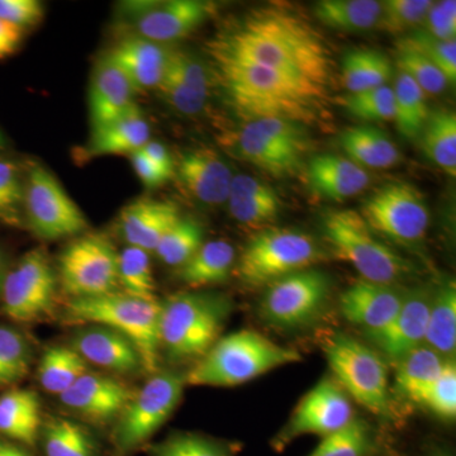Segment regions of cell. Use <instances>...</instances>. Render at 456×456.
I'll return each instance as SVG.
<instances>
[{"instance_id":"60","label":"cell","mask_w":456,"mask_h":456,"mask_svg":"<svg viewBox=\"0 0 456 456\" xmlns=\"http://www.w3.org/2000/svg\"><path fill=\"white\" fill-rule=\"evenodd\" d=\"M8 265L4 254L0 250V292H2L3 283H4L5 275H7Z\"/></svg>"},{"instance_id":"40","label":"cell","mask_w":456,"mask_h":456,"mask_svg":"<svg viewBox=\"0 0 456 456\" xmlns=\"http://www.w3.org/2000/svg\"><path fill=\"white\" fill-rule=\"evenodd\" d=\"M308 456H378L377 440L367 422L354 419L341 430L323 437Z\"/></svg>"},{"instance_id":"37","label":"cell","mask_w":456,"mask_h":456,"mask_svg":"<svg viewBox=\"0 0 456 456\" xmlns=\"http://www.w3.org/2000/svg\"><path fill=\"white\" fill-rule=\"evenodd\" d=\"M445 359L430 347L421 345L397 360L395 386L399 393L416 403L417 398L441 373Z\"/></svg>"},{"instance_id":"50","label":"cell","mask_w":456,"mask_h":456,"mask_svg":"<svg viewBox=\"0 0 456 456\" xmlns=\"http://www.w3.org/2000/svg\"><path fill=\"white\" fill-rule=\"evenodd\" d=\"M404 40L419 53H424L428 59H430L432 64L445 75L448 83L454 86L456 80L455 41L439 40L425 31L413 32L410 37H406Z\"/></svg>"},{"instance_id":"6","label":"cell","mask_w":456,"mask_h":456,"mask_svg":"<svg viewBox=\"0 0 456 456\" xmlns=\"http://www.w3.org/2000/svg\"><path fill=\"white\" fill-rule=\"evenodd\" d=\"M322 231L335 256L351 264L364 281L393 285L412 273L411 264L378 240L359 212H327Z\"/></svg>"},{"instance_id":"18","label":"cell","mask_w":456,"mask_h":456,"mask_svg":"<svg viewBox=\"0 0 456 456\" xmlns=\"http://www.w3.org/2000/svg\"><path fill=\"white\" fill-rule=\"evenodd\" d=\"M134 395L130 387L114 378L86 373L60 401L84 419L104 424L121 415Z\"/></svg>"},{"instance_id":"41","label":"cell","mask_w":456,"mask_h":456,"mask_svg":"<svg viewBox=\"0 0 456 456\" xmlns=\"http://www.w3.org/2000/svg\"><path fill=\"white\" fill-rule=\"evenodd\" d=\"M203 245V228L191 218L180 217L165 233L154 253L169 266H183Z\"/></svg>"},{"instance_id":"48","label":"cell","mask_w":456,"mask_h":456,"mask_svg":"<svg viewBox=\"0 0 456 456\" xmlns=\"http://www.w3.org/2000/svg\"><path fill=\"white\" fill-rule=\"evenodd\" d=\"M434 2L431 0H388L383 2L378 28L399 35L424 23Z\"/></svg>"},{"instance_id":"32","label":"cell","mask_w":456,"mask_h":456,"mask_svg":"<svg viewBox=\"0 0 456 456\" xmlns=\"http://www.w3.org/2000/svg\"><path fill=\"white\" fill-rule=\"evenodd\" d=\"M425 346L445 358H452L456 349V287L454 281H448L434 290Z\"/></svg>"},{"instance_id":"15","label":"cell","mask_w":456,"mask_h":456,"mask_svg":"<svg viewBox=\"0 0 456 456\" xmlns=\"http://www.w3.org/2000/svg\"><path fill=\"white\" fill-rule=\"evenodd\" d=\"M353 419V406L346 393L335 380L323 379L301 399L272 444L279 452L303 435L326 437Z\"/></svg>"},{"instance_id":"1","label":"cell","mask_w":456,"mask_h":456,"mask_svg":"<svg viewBox=\"0 0 456 456\" xmlns=\"http://www.w3.org/2000/svg\"><path fill=\"white\" fill-rule=\"evenodd\" d=\"M215 64L259 66L326 88L331 57L322 38L302 17L279 5L253 9L208 45Z\"/></svg>"},{"instance_id":"34","label":"cell","mask_w":456,"mask_h":456,"mask_svg":"<svg viewBox=\"0 0 456 456\" xmlns=\"http://www.w3.org/2000/svg\"><path fill=\"white\" fill-rule=\"evenodd\" d=\"M37 371L42 388L60 397L88 373V365L74 347L56 345L45 351Z\"/></svg>"},{"instance_id":"38","label":"cell","mask_w":456,"mask_h":456,"mask_svg":"<svg viewBox=\"0 0 456 456\" xmlns=\"http://www.w3.org/2000/svg\"><path fill=\"white\" fill-rule=\"evenodd\" d=\"M392 88L395 94L393 119L397 123L398 131L408 140L419 139L431 113L424 90L401 71Z\"/></svg>"},{"instance_id":"3","label":"cell","mask_w":456,"mask_h":456,"mask_svg":"<svg viewBox=\"0 0 456 456\" xmlns=\"http://www.w3.org/2000/svg\"><path fill=\"white\" fill-rule=\"evenodd\" d=\"M302 360L301 354L281 346L253 330L220 338L184 378L197 387H236L284 365Z\"/></svg>"},{"instance_id":"46","label":"cell","mask_w":456,"mask_h":456,"mask_svg":"<svg viewBox=\"0 0 456 456\" xmlns=\"http://www.w3.org/2000/svg\"><path fill=\"white\" fill-rule=\"evenodd\" d=\"M26 180L13 161L0 160V222L11 227L25 224Z\"/></svg>"},{"instance_id":"14","label":"cell","mask_w":456,"mask_h":456,"mask_svg":"<svg viewBox=\"0 0 456 456\" xmlns=\"http://www.w3.org/2000/svg\"><path fill=\"white\" fill-rule=\"evenodd\" d=\"M3 311L17 322H33L53 310L56 275L41 250L28 251L8 270L2 287Z\"/></svg>"},{"instance_id":"53","label":"cell","mask_w":456,"mask_h":456,"mask_svg":"<svg viewBox=\"0 0 456 456\" xmlns=\"http://www.w3.org/2000/svg\"><path fill=\"white\" fill-rule=\"evenodd\" d=\"M45 9L37 0H0V20L23 29L37 26Z\"/></svg>"},{"instance_id":"43","label":"cell","mask_w":456,"mask_h":456,"mask_svg":"<svg viewBox=\"0 0 456 456\" xmlns=\"http://www.w3.org/2000/svg\"><path fill=\"white\" fill-rule=\"evenodd\" d=\"M351 116L367 122H387L395 118V94L389 86L347 93L336 99Z\"/></svg>"},{"instance_id":"13","label":"cell","mask_w":456,"mask_h":456,"mask_svg":"<svg viewBox=\"0 0 456 456\" xmlns=\"http://www.w3.org/2000/svg\"><path fill=\"white\" fill-rule=\"evenodd\" d=\"M184 378L174 373L155 374L134 392L119 415L116 445L122 452L143 445L167 421L182 398Z\"/></svg>"},{"instance_id":"10","label":"cell","mask_w":456,"mask_h":456,"mask_svg":"<svg viewBox=\"0 0 456 456\" xmlns=\"http://www.w3.org/2000/svg\"><path fill=\"white\" fill-rule=\"evenodd\" d=\"M25 222L40 239L77 236L88 221L51 171L33 164L26 178Z\"/></svg>"},{"instance_id":"4","label":"cell","mask_w":456,"mask_h":456,"mask_svg":"<svg viewBox=\"0 0 456 456\" xmlns=\"http://www.w3.org/2000/svg\"><path fill=\"white\" fill-rule=\"evenodd\" d=\"M231 314L227 297L180 293L161 305L160 346L173 359H200L221 338Z\"/></svg>"},{"instance_id":"58","label":"cell","mask_w":456,"mask_h":456,"mask_svg":"<svg viewBox=\"0 0 456 456\" xmlns=\"http://www.w3.org/2000/svg\"><path fill=\"white\" fill-rule=\"evenodd\" d=\"M0 456H31L25 450L18 448L11 443L0 440Z\"/></svg>"},{"instance_id":"16","label":"cell","mask_w":456,"mask_h":456,"mask_svg":"<svg viewBox=\"0 0 456 456\" xmlns=\"http://www.w3.org/2000/svg\"><path fill=\"white\" fill-rule=\"evenodd\" d=\"M131 27L137 37L155 44H169L198 28L212 12V5L198 0L132 3Z\"/></svg>"},{"instance_id":"17","label":"cell","mask_w":456,"mask_h":456,"mask_svg":"<svg viewBox=\"0 0 456 456\" xmlns=\"http://www.w3.org/2000/svg\"><path fill=\"white\" fill-rule=\"evenodd\" d=\"M432 296L434 290L426 287L406 292L404 301L391 323L382 331L369 334V340L395 362L421 346L425 340Z\"/></svg>"},{"instance_id":"52","label":"cell","mask_w":456,"mask_h":456,"mask_svg":"<svg viewBox=\"0 0 456 456\" xmlns=\"http://www.w3.org/2000/svg\"><path fill=\"white\" fill-rule=\"evenodd\" d=\"M158 90L161 93L165 101L180 113L193 116V114L202 112L204 107H206L207 99L191 92L167 70L165 71L163 80L159 84Z\"/></svg>"},{"instance_id":"24","label":"cell","mask_w":456,"mask_h":456,"mask_svg":"<svg viewBox=\"0 0 456 456\" xmlns=\"http://www.w3.org/2000/svg\"><path fill=\"white\" fill-rule=\"evenodd\" d=\"M134 90L113 61L107 56L99 60L89 89V114L92 130L116 121L128 112L134 103Z\"/></svg>"},{"instance_id":"47","label":"cell","mask_w":456,"mask_h":456,"mask_svg":"<svg viewBox=\"0 0 456 456\" xmlns=\"http://www.w3.org/2000/svg\"><path fill=\"white\" fill-rule=\"evenodd\" d=\"M416 403L428 408L440 419H455L456 368L454 362L450 360L446 362L441 373L419 395Z\"/></svg>"},{"instance_id":"33","label":"cell","mask_w":456,"mask_h":456,"mask_svg":"<svg viewBox=\"0 0 456 456\" xmlns=\"http://www.w3.org/2000/svg\"><path fill=\"white\" fill-rule=\"evenodd\" d=\"M383 2L375 0H322L314 14L323 25L340 31L360 32L378 28Z\"/></svg>"},{"instance_id":"7","label":"cell","mask_w":456,"mask_h":456,"mask_svg":"<svg viewBox=\"0 0 456 456\" xmlns=\"http://www.w3.org/2000/svg\"><path fill=\"white\" fill-rule=\"evenodd\" d=\"M323 350L336 382L346 395L375 416H393L388 369L375 351L345 334L332 336Z\"/></svg>"},{"instance_id":"30","label":"cell","mask_w":456,"mask_h":456,"mask_svg":"<svg viewBox=\"0 0 456 456\" xmlns=\"http://www.w3.org/2000/svg\"><path fill=\"white\" fill-rule=\"evenodd\" d=\"M235 264V248L226 241L203 242L200 250L180 266L179 279L193 289L224 283Z\"/></svg>"},{"instance_id":"59","label":"cell","mask_w":456,"mask_h":456,"mask_svg":"<svg viewBox=\"0 0 456 456\" xmlns=\"http://www.w3.org/2000/svg\"><path fill=\"white\" fill-rule=\"evenodd\" d=\"M426 456H454L452 454L449 449H446L445 446L441 445H432L430 449H428V454Z\"/></svg>"},{"instance_id":"29","label":"cell","mask_w":456,"mask_h":456,"mask_svg":"<svg viewBox=\"0 0 456 456\" xmlns=\"http://www.w3.org/2000/svg\"><path fill=\"white\" fill-rule=\"evenodd\" d=\"M40 398L29 389L14 388L0 395V434L33 446L41 430Z\"/></svg>"},{"instance_id":"35","label":"cell","mask_w":456,"mask_h":456,"mask_svg":"<svg viewBox=\"0 0 456 456\" xmlns=\"http://www.w3.org/2000/svg\"><path fill=\"white\" fill-rule=\"evenodd\" d=\"M392 75L391 60L379 51H351L342 61V83L349 93L388 86Z\"/></svg>"},{"instance_id":"2","label":"cell","mask_w":456,"mask_h":456,"mask_svg":"<svg viewBox=\"0 0 456 456\" xmlns=\"http://www.w3.org/2000/svg\"><path fill=\"white\" fill-rule=\"evenodd\" d=\"M218 77L231 103L248 121L285 119L294 123L317 121L326 88L259 66L217 62Z\"/></svg>"},{"instance_id":"9","label":"cell","mask_w":456,"mask_h":456,"mask_svg":"<svg viewBox=\"0 0 456 456\" xmlns=\"http://www.w3.org/2000/svg\"><path fill=\"white\" fill-rule=\"evenodd\" d=\"M331 281L318 270H302L268 285L260 303V316L281 330L305 329L325 312Z\"/></svg>"},{"instance_id":"44","label":"cell","mask_w":456,"mask_h":456,"mask_svg":"<svg viewBox=\"0 0 456 456\" xmlns=\"http://www.w3.org/2000/svg\"><path fill=\"white\" fill-rule=\"evenodd\" d=\"M395 62L399 71L410 77L425 94H440L449 86L445 75L441 73L430 59L411 46L404 38L397 44L395 51Z\"/></svg>"},{"instance_id":"11","label":"cell","mask_w":456,"mask_h":456,"mask_svg":"<svg viewBox=\"0 0 456 456\" xmlns=\"http://www.w3.org/2000/svg\"><path fill=\"white\" fill-rule=\"evenodd\" d=\"M375 233L399 244L422 241L430 224V212L421 191L410 183H388L371 194L362 213Z\"/></svg>"},{"instance_id":"12","label":"cell","mask_w":456,"mask_h":456,"mask_svg":"<svg viewBox=\"0 0 456 456\" xmlns=\"http://www.w3.org/2000/svg\"><path fill=\"white\" fill-rule=\"evenodd\" d=\"M59 264L62 287L73 299L106 296L118 285V253L106 236L79 237L66 246Z\"/></svg>"},{"instance_id":"28","label":"cell","mask_w":456,"mask_h":456,"mask_svg":"<svg viewBox=\"0 0 456 456\" xmlns=\"http://www.w3.org/2000/svg\"><path fill=\"white\" fill-rule=\"evenodd\" d=\"M227 202L231 216L248 227L268 226L277 220L281 208L277 193L248 175L233 176Z\"/></svg>"},{"instance_id":"8","label":"cell","mask_w":456,"mask_h":456,"mask_svg":"<svg viewBox=\"0 0 456 456\" xmlns=\"http://www.w3.org/2000/svg\"><path fill=\"white\" fill-rule=\"evenodd\" d=\"M322 259V251L311 236L288 228H273L260 232L246 245L237 275L250 287H268Z\"/></svg>"},{"instance_id":"5","label":"cell","mask_w":456,"mask_h":456,"mask_svg":"<svg viewBox=\"0 0 456 456\" xmlns=\"http://www.w3.org/2000/svg\"><path fill=\"white\" fill-rule=\"evenodd\" d=\"M161 305L134 298L125 293H110L93 298H75L66 305V321L74 325L104 326L118 332L139 350L143 370L158 371L160 349Z\"/></svg>"},{"instance_id":"21","label":"cell","mask_w":456,"mask_h":456,"mask_svg":"<svg viewBox=\"0 0 456 456\" xmlns=\"http://www.w3.org/2000/svg\"><path fill=\"white\" fill-rule=\"evenodd\" d=\"M179 218L180 213L175 204L140 198L122 209L117 228L127 246L151 253Z\"/></svg>"},{"instance_id":"31","label":"cell","mask_w":456,"mask_h":456,"mask_svg":"<svg viewBox=\"0 0 456 456\" xmlns=\"http://www.w3.org/2000/svg\"><path fill=\"white\" fill-rule=\"evenodd\" d=\"M340 141L350 160L362 167L391 169L401 161L397 146L388 134L370 126L347 128Z\"/></svg>"},{"instance_id":"27","label":"cell","mask_w":456,"mask_h":456,"mask_svg":"<svg viewBox=\"0 0 456 456\" xmlns=\"http://www.w3.org/2000/svg\"><path fill=\"white\" fill-rule=\"evenodd\" d=\"M312 188L321 196L342 202L368 188L370 176L364 167L342 156L323 154L312 159L308 167Z\"/></svg>"},{"instance_id":"26","label":"cell","mask_w":456,"mask_h":456,"mask_svg":"<svg viewBox=\"0 0 456 456\" xmlns=\"http://www.w3.org/2000/svg\"><path fill=\"white\" fill-rule=\"evenodd\" d=\"M151 137L149 122L142 110L134 104L127 113L93 130L84 149L83 158H101L108 155H132L146 145Z\"/></svg>"},{"instance_id":"36","label":"cell","mask_w":456,"mask_h":456,"mask_svg":"<svg viewBox=\"0 0 456 456\" xmlns=\"http://www.w3.org/2000/svg\"><path fill=\"white\" fill-rule=\"evenodd\" d=\"M425 155L445 171L456 176V116L452 110L430 113L424 130L419 134Z\"/></svg>"},{"instance_id":"61","label":"cell","mask_w":456,"mask_h":456,"mask_svg":"<svg viewBox=\"0 0 456 456\" xmlns=\"http://www.w3.org/2000/svg\"><path fill=\"white\" fill-rule=\"evenodd\" d=\"M4 145H5L4 136H3L2 131H0V150L4 149Z\"/></svg>"},{"instance_id":"20","label":"cell","mask_w":456,"mask_h":456,"mask_svg":"<svg viewBox=\"0 0 456 456\" xmlns=\"http://www.w3.org/2000/svg\"><path fill=\"white\" fill-rule=\"evenodd\" d=\"M178 178L185 191L200 203L218 206L227 202L233 174L216 150L198 147L179 159Z\"/></svg>"},{"instance_id":"54","label":"cell","mask_w":456,"mask_h":456,"mask_svg":"<svg viewBox=\"0 0 456 456\" xmlns=\"http://www.w3.org/2000/svg\"><path fill=\"white\" fill-rule=\"evenodd\" d=\"M425 32L443 41H455L456 2L434 3L424 20Z\"/></svg>"},{"instance_id":"55","label":"cell","mask_w":456,"mask_h":456,"mask_svg":"<svg viewBox=\"0 0 456 456\" xmlns=\"http://www.w3.org/2000/svg\"><path fill=\"white\" fill-rule=\"evenodd\" d=\"M130 159L134 173H136L141 183H142L146 188L155 189L161 187V185L165 184V183L169 180L163 171L159 169L158 167H155L140 150L130 155Z\"/></svg>"},{"instance_id":"56","label":"cell","mask_w":456,"mask_h":456,"mask_svg":"<svg viewBox=\"0 0 456 456\" xmlns=\"http://www.w3.org/2000/svg\"><path fill=\"white\" fill-rule=\"evenodd\" d=\"M140 151L142 152L155 167H158L159 169L163 171L167 178L170 179L171 176L174 175V161L163 143L150 140Z\"/></svg>"},{"instance_id":"49","label":"cell","mask_w":456,"mask_h":456,"mask_svg":"<svg viewBox=\"0 0 456 456\" xmlns=\"http://www.w3.org/2000/svg\"><path fill=\"white\" fill-rule=\"evenodd\" d=\"M152 456H236L230 446L193 434L174 435L152 450Z\"/></svg>"},{"instance_id":"42","label":"cell","mask_w":456,"mask_h":456,"mask_svg":"<svg viewBox=\"0 0 456 456\" xmlns=\"http://www.w3.org/2000/svg\"><path fill=\"white\" fill-rule=\"evenodd\" d=\"M46 456H97L88 432L68 419H53L45 428Z\"/></svg>"},{"instance_id":"39","label":"cell","mask_w":456,"mask_h":456,"mask_svg":"<svg viewBox=\"0 0 456 456\" xmlns=\"http://www.w3.org/2000/svg\"><path fill=\"white\" fill-rule=\"evenodd\" d=\"M118 284L125 294L146 302H158L150 253L134 246H126L118 253Z\"/></svg>"},{"instance_id":"57","label":"cell","mask_w":456,"mask_h":456,"mask_svg":"<svg viewBox=\"0 0 456 456\" xmlns=\"http://www.w3.org/2000/svg\"><path fill=\"white\" fill-rule=\"evenodd\" d=\"M25 31L0 20V60L13 55L22 42Z\"/></svg>"},{"instance_id":"22","label":"cell","mask_w":456,"mask_h":456,"mask_svg":"<svg viewBox=\"0 0 456 456\" xmlns=\"http://www.w3.org/2000/svg\"><path fill=\"white\" fill-rule=\"evenodd\" d=\"M170 53L164 45L130 36L118 42L106 56L121 69L136 93L158 89L167 71Z\"/></svg>"},{"instance_id":"25","label":"cell","mask_w":456,"mask_h":456,"mask_svg":"<svg viewBox=\"0 0 456 456\" xmlns=\"http://www.w3.org/2000/svg\"><path fill=\"white\" fill-rule=\"evenodd\" d=\"M74 349L86 362L119 374L142 369L139 350L125 336L104 326L94 325L75 336Z\"/></svg>"},{"instance_id":"45","label":"cell","mask_w":456,"mask_h":456,"mask_svg":"<svg viewBox=\"0 0 456 456\" xmlns=\"http://www.w3.org/2000/svg\"><path fill=\"white\" fill-rule=\"evenodd\" d=\"M31 347L25 336L0 325V387L20 382L31 367Z\"/></svg>"},{"instance_id":"19","label":"cell","mask_w":456,"mask_h":456,"mask_svg":"<svg viewBox=\"0 0 456 456\" xmlns=\"http://www.w3.org/2000/svg\"><path fill=\"white\" fill-rule=\"evenodd\" d=\"M406 292L392 284L362 281L351 285L340 298L342 316L367 334L382 331L398 314Z\"/></svg>"},{"instance_id":"51","label":"cell","mask_w":456,"mask_h":456,"mask_svg":"<svg viewBox=\"0 0 456 456\" xmlns=\"http://www.w3.org/2000/svg\"><path fill=\"white\" fill-rule=\"evenodd\" d=\"M167 70L184 84L191 92L208 101L211 83L206 69L193 56L182 51L171 50Z\"/></svg>"},{"instance_id":"23","label":"cell","mask_w":456,"mask_h":456,"mask_svg":"<svg viewBox=\"0 0 456 456\" xmlns=\"http://www.w3.org/2000/svg\"><path fill=\"white\" fill-rule=\"evenodd\" d=\"M226 145L246 163L255 165L270 175H293L301 169L303 154L279 145L254 125L248 121L239 131L231 132L224 137Z\"/></svg>"}]
</instances>
